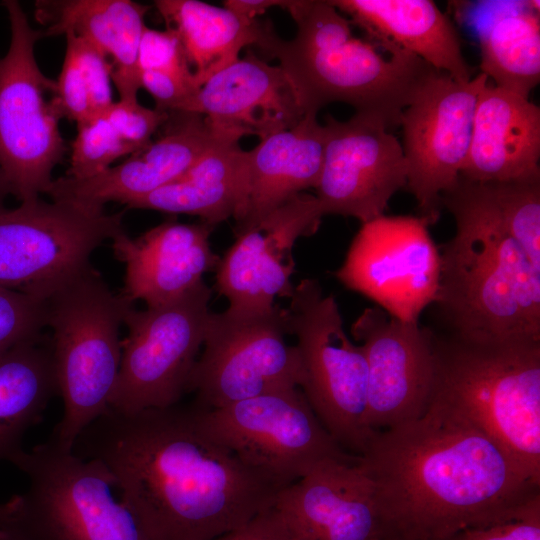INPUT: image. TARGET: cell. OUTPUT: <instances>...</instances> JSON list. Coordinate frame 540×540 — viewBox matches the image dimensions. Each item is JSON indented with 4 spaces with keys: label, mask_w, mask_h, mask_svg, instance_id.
<instances>
[{
    "label": "cell",
    "mask_w": 540,
    "mask_h": 540,
    "mask_svg": "<svg viewBox=\"0 0 540 540\" xmlns=\"http://www.w3.org/2000/svg\"><path fill=\"white\" fill-rule=\"evenodd\" d=\"M214 227L170 219L137 238L125 231L116 235L112 249L126 268L121 293L132 302L141 299L147 307H157L190 290L220 259L209 243Z\"/></svg>",
    "instance_id": "cell-22"
},
{
    "label": "cell",
    "mask_w": 540,
    "mask_h": 540,
    "mask_svg": "<svg viewBox=\"0 0 540 540\" xmlns=\"http://www.w3.org/2000/svg\"><path fill=\"white\" fill-rule=\"evenodd\" d=\"M197 411L214 440L280 489L327 461L358 460L323 426L301 388L269 392L211 410L197 407Z\"/></svg>",
    "instance_id": "cell-10"
},
{
    "label": "cell",
    "mask_w": 540,
    "mask_h": 540,
    "mask_svg": "<svg viewBox=\"0 0 540 540\" xmlns=\"http://www.w3.org/2000/svg\"><path fill=\"white\" fill-rule=\"evenodd\" d=\"M211 294L202 280L166 304L127 312L110 408L136 413L179 402L204 342Z\"/></svg>",
    "instance_id": "cell-13"
},
{
    "label": "cell",
    "mask_w": 540,
    "mask_h": 540,
    "mask_svg": "<svg viewBox=\"0 0 540 540\" xmlns=\"http://www.w3.org/2000/svg\"><path fill=\"white\" fill-rule=\"evenodd\" d=\"M358 465L387 540H441L512 517L540 496V481L500 444L434 401L418 419L374 432Z\"/></svg>",
    "instance_id": "cell-2"
},
{
    "label": "cell",
    "mask_w": 540,
    "mask_h": 540,
    "mask_svg": "<svg viewBox=\"0 0 540 540\" xmlns=\"http://www.w3.org/2000/svg\"><path fill=\"white\" fill-rule=\"evenodd\" d=\"M72 452L107 467L150 540H213L273 507L281 490L214 440L195 405L109 407Z\"/></svg>",
    "instance_id": "cell-1"
},
{
    "label": "cell",
    "mask_w": 540,
    "mask_h": 540,
    "mask_svg": "<svg viewBox=\"0 0 540 540\" xmlns=\"http://www.w3.org/2000/svg\"><path fill=\"white\" fill-rule=\"evenodd\" d=\"M441 540H540V496L512 517L466 528Z\"/></svg>",
    "instance_id": "cell-37"
},
{
    "label": "cell",
    "mask_w": 540,
    "mask_h": 540,
    "mask_svg": "<svg viewBox=\"0 0 540 540\" xmlns=\"http://www.w3.org/2000/svg\"><path fill=\"white\" fill-rule=\"evenodd\" d=\"M44 336L0 355V461L23 450L26 431L59 394L51 344Z\"/></svg>",
    "instance_id": "cell-29"
},
{
    "label": "cell",
    "mask_w": 540,
    "mask_h": 540,
    "mask_svg": "<svg viewBox=\"0 0 540 540\" xmlns=\"http://www.w3.org/2000/svg\"><path fill=\"white\" fill-rule=\"evenodd\" d=\"M323 216L317 198L301 193L235 236L215 269V288L229 308L265 310L275 297L291 298L294 244L313 235Z\"/></svg>",
    "instance_id": "cell-18"
},
{
    "label": "cell",
    "mask_w": 540,
    "mask_h": 540,
    "mask_svg": "<svg viewBox=\"0 0 540 540\" xmlns=\"http://www.w3.org/2000/svg\"><path fill=\"white\" fill-rule=\"evenodd\" d=\"M29 479L0 540H150L112 488L115 479L95 459H82L52 438L11 459Z\"/></svg>",
    "instance_id": "cell-7"
},
{
    "label": "cell",
    "mask_w": 540,
    "mask_h": 540,
    "mask_svg": "<svg viewBox=\"0 0 540 540\" xmlns=\"http://www.w3.org/2000/svg\"><path fill=\"white\" fill-rule=\"evenodd\" d=\"M501 13L481 33V73L496 87L529 98L540 81L539 1Z\"/></svg>",
    "instance_id": "cell-30"
},
{
    "label": "cell",
    "mask_w": 540,
    "mask_h": 540,
    "mask_svg": "<svg viewBox=\"0 0 540 540\" xmlns=\"http://www.w3.org/2000/svg\"><path fill=\"white\" fill-rule=\"evenodd\" d=\"M66 48L74 55L87 86L94 115L103 114L113 103L111 61L84 39L66 33Z\"/></svg>",
    "instance_id": "cell-35"
},
{
    "label": "cell",
    "mask_w": 540,
    "mask_h": 540,
    "mask_svg": "<svg viewBox=\"0 0 540 540\" xmlns=\"http://www.w3.org/2000/svg\"><path fill=\"white\" fill-rule=\"evenodd\" d=\"M19 495H14L9 501L0 504V522L6 520L16 509Z\"/></svg>",
    "instance_id": "cell-41"
},
{
    "label": "cell",
    "mask_w": 540,
    "mask_h": 540,
    "mask_svg": "<svg viewBox=\"0 0 540 540\" xmlns=\"http://www.w3.org/2000/svg\"><path fill=\"white\" fill-rule=\"evenodd\" d=\"M158 137L124 162L84 180L60 177L45 191L52 201L103 209L111 201L127 205L169 184L219 142L204 116L169 111Z\"/></svg>",
    "instance_id": "cell-20"
},
{
    "label": "cell",
    "mask_w": 540,
    "mask_h": 540,
    "mask_svg": "<svg viewBox=\"0 0 540 540\" xmlns=\"http://www.w3.org/2000/svg\"><path fill=\"white\" fill-rule=\"evenodd\" d=\"M540 109L487 83L476 104L473 132L460 175L476 182L540 179Z\"/></svg>",
    "instance_id": "cell-24"
},
{
    "label": "cell",
    "mask_w": 540,
    "mask_h": 540,
    "mask_svg": "<svg viewBox=\"0 0 540 540\" xmlns=\"http://www.w3.org/2000/svg\"><path fill=\"white\" fill-rule=\"evenodd\" d=\"M287 309L227 308L210 314L201 356L187 392L195 405L216 409L289 388H301L305 374L296 346L288 345Z\"/></svg>",
    "instance_id": "cell-11"
},
{
    "label": "cell",
    "mask_w": 540,
    "mask_h": 540,
    "mask_svg": "<svg viewBox=\"0 0 540 540\" xmlns=\"http://www.w3.org/2000/svg\"><path fill=\"white\" fill-rule=\"evenodd\" d=\"M341 13L375 41L390 43L417 56L437 71L468 82L466 62L456 28L430 0H330Z\"/></svg>",
    "instance_id": "cell-26"
},
{
    "label": "cell",
    "mask_w": 540,
    "mask_h": 540,
    "mask_svg": "<svg viewBox=\"0 0 540 540\" xmlns=\"http://www.w3.org/2000/svg\"><path fill=\"white\" fill-rule=\"evenodd\" d=\"M488 83L484 74L459 82L433 70L403 110V153L406 188L420 216L438 221L441 200L457 182L468 155L476 104Z\"/></svg>",
    "instance_id": "cell-15"
},
{
    "label": "cell",
    "mask_w": 540,
    "mask_h": 540,
    "mask_svg": "<svg viewBox=\"0 0 540 540\" xmlns=\"http://www.w3.org/2000/svg\"><path fill=\"white\" fill-rule=\"evenodd\" d=\"M290 299L287 324L304 369L301 390L335 441L359 456L374 433L366 424L364 351L349 339L335 298L324 296L316 279L301 280Z\"/></svg>",
    "instance_id": "cell-8"
},
{
    "label": "cell",
    "mask_w": 540,
    "mask_h": 540,
    "mask_svg": "<svg viewBox=\"0 0 540 540\" xmlns=\"http://www.w3.org/2000/svg\"><path fill=\"white\" fill-rule=\"evenodd\" d=\"M132 153L105 115H94L77 124L66 176L79 180L94 177L111 167L116 159Z\"/></svg>",
    "instance_id": "cell-32"
},
{
    "label": "cell",
    "mask_w": 540,
    "mask_h": 540,
    "mask_svg": "<svg viewBox=\"0 0 540 540\" xmlns=\"http://www.w3.org/2000/svg\"><path fill=\"white\" fill-rule=\"evenodd\" d=\"M482 183L507 231L540 271V179Z\"/></svg>",
    "instance_id": "cell-31"
},
{
    "label": "cell",
    "mask_w": 540,
    "mask_h": 540,
    "mask_svg": "<svg viewBox=\"0 0 540 540\" xmlns=\"http://www.w3.org/2000/svg\"><path fill=\"white\" fill-rule=\"evenodd\" d=\"M297 31L283 40L272 28L260 49L279 60L308 112L342 102L400 126L403 110L434 68L390 43L384 57L371 42L353 35L351 24L329 1L289 0L286 9Z\"/></svg>",
    "instance_id": "cell-4"
},
{
    "label": "cell",
    "mask_w": 540,
    "mask_h": 540,
    "mask_svg": "<svg viewBox=\"0 0 540 540\" xmlns=\"http://www.w3.org/2000/svg\"><path fill=\"white\" fill-rule=\"evenodd\" d=\"M326 131L317 113L274 133L246 151V177L233 216L235 236L253 228L269 213L302 191L316 188L323 165Z\"/></svg>",
    "instance_id": "cell-23"
},
{
    "label": "cell",
    "mask_w": 540,
    "mask_h": 540,
    "mask_svg": "<svg viewBox=\"0 0 540 540\" xmlns=\"http://www.w3.org/2000/svg\"><path fill=\"white\" fill-rule=\"evenodd\" d=\"M10 194L3 172L0 168V211L4 210V199Z\"/></svg>",
    "instance_id": "cell-42"
},
{
    "label": "cell",
    "mask_w": 540,
    "mask_h": 540,
    "mask_svg": "<svg viewBox=\"0 0 540 540\" xmlns=\"http://www.w3.org/2000/svg\"><path fill=\"white\" fill-rule=\"evenodd\" d=\"M423 216L381 215L363 223L334 276L390 316L418 322L437 300L440 250Z\"/></svg>",
    "instance_id": "cell-14"
},
{
    "label": "cell",
    "mask_w": 540,
    "mask_h": 540,
    "mask_svg": "<svg viewBox=\"0 0 540 540\" xmlns=\"http://www.w3.org/2000/svg\"><path fill=\"white\" fill-rule=\"evenodd\" d=\"M124 211L40 198L0 211V287L42 299L85 271L105 240L123 232Z\"/></svg>",
    "instance_id": "cell-12"
},
{
    "label": "cell",
    "mask_w": 540,
    "mask_h": 540,
    "mask_svg": "<svg viewBox=\"0 0 540 540\" xmlns=\"http://www.w3.org/2000/svg\"><path fill=\"white\" fill-rule=\"evenodd\" d=\"M289 0H226L223 6L246 20H256L258 15L272 7L286 9Z\"/></svg>",
    "instance_id": "cell-40"
},
{
    "label": "cell",
    "mask_w": 540,
    "mask_h": 540,
    "mask_svg": "<svg viewBox=\"0 0 540 540\" xmlns=\"http://www.w3.org/2000/svg\"><path fill=\"white\" fill-rule=\"evenodd\" d=\"M2 5L11 38L0 57V168L10 194L23 203L45 193L66 145L54 96L45 97L56 92V81L42 73L34 54L43 32L31 27L18 1Z\"/></svg>",
    "instance_id": "cell-9"
},
{
    "label": "cell",
    "mask_w": 540,
    "mask_h": 540,
    "mask_svg": "<svg viewBox=\"0 0 540 540\" xmlns=\"http://www.w3.org/2000/svg\"><path fill=\"white\" fill-rule=\"evenodd\" d=\"M54 102L61 118L76 124L94 116L86 83L72 52L66 48L58 80Z\"/></svg>",
    "instance_id": "cell-38"
},
{
    "label": "cell",
    "mask_w": 540,
    "mask_h": 540,
    "mask_svg": "<svg viewBox=\"0 0 540 540\" xmlns=\"http://www.w3.org/2000/svg\"><path fill=\"white\" fill-rule=\"evenodd\" d=\"M245 177L246 151L239 143L222 141L177 179L126 207L194 215L216 225L234 216Z\"/></svg>",
    "instance_id": "cell-27"
},
{
    "label": "cell",
    "mask_w": 540,
    "mask_h": 540,
    "mask_svg": "<svg viewBox=\"0 0 540 540\" xmlns=\"http://www.w3.org/2000/svg\"><path fill=\"white\" fill-rule=\"evenodd\" d=\"M149 9L131 0H41L35 17L47 26L43 36L73 33L110 57L119 100L131 101L141 88L137 57Z\"/></svg>",
    "instance_id": "cell-25"
},
{
    "label": "cell",
    "mask_w": 540,
    "mask_h": 540,
    "mask_svg": "<svg viewBox=\"0 0 540 540\" xmlns=\"http://www.w3.org/2000/svg\"><path fill=\"white\" fill-rule=\"evenodd\" d=\"M47 301L0 287V355L43 337Z\"/></svg>",
    "instance_id": "cell-33"
},
{
    "label": "cell",
    "mask_w": 540,
    "mask_h": 540,
    "mask_svg": "<svg viewBox=\"0 0 540 540\" xmlns=\"http://www.w3.org/2000/svg\"><path fill=\"white\" fill-rule=\"evenodd\" d=\"M154 4L167 28L178 34L199 87L235 62L246 46L260 47L272 28L268 22L246 20L202 1L157 0Z\"/></svg>",
    "instance_id": "cell-28"
},
{
    "label": "cell",
    "mask_w": 540,
    "mask_h": 540,
    "mask_svg": "<svg viewBox=\"0 0 540 540\" xmlns=\"http://www.w3.org/2000/svg\"><path fill=\"white\" fill-rule=\"evenodd\" d=\"M455 221L437 300L452 336L540 341V271L509 234L484 183L459 176L441 200Z\"/></svg>",
    "instance_id": "cell-3"
},
{
    "label": "cell",
    "mask_w": 540,
    "mask_h": 540,
    "mask_svg": "<svg viewBox=\"0 0 540 540\" xmlns=\"http://www.w3.org/2000/svg\"><path fill=\"white\" fill-rule=\"evenodd\" d=\"M213 540H293L274 507L262 512L246 525Z\"/></svg>",
    "instance_id": "cell-39"
},
{
    "label": "cell",
    "mask_w": 540,
    "mask_h": 540,
    "mask_svg": "<svg viewBox=\"0 0 540 540\" xmlns=\"http://www.w3.org/2000/svg\"><path fill=\"white\" fill-rule=\"evenodd\" d=\"M47 300V327L62 419L50 438L71 449L78 435L110 407L120 362L119 329L134 307L89 266Z\"/></svg>",
    "instance_id": "cell-6"
},
{
    "label": "cell",
    "mask_w": 540,
    "mask_h": 540,
    "mask_svg": "<svg viewBox=\"0 0 540 540\" xmlns=\"http://www.w3.org/2000/svg\"><path fill=\"white\" fill-rule=\"evenodd\" d=\"M432 401L456 411L540 481V341L434 336Z\"/></svg>",
    "instance_id": "cell-5"
},
{
    "label": "cell",
    "mask_w": 540,
    "mask_h": 540,
    "mask_svg": "<svg viewBox=\"0 0 540 540\" xmlns=\"http://www.w3.org/2000/svg\"><path fill=\"white\" fill-rule=\"evenodd\" d=\"M367 361L366 424L371 432L418 419L428 410L435 375L434 334L375 306L351 326Z\"/></svg>",
    "instance_id": "cell-17"
},
{
    "label": "cell",
    "mask_w": 540,
    "mask_h": 540,
    "mask_svg": "<svg viewBox=\"0 0 540 540\" xmlns=\"http://www.w3.org/2000/svg\"><path fill=\"white\" fill-rule=\"evenodd\" d=\"M323 165L316 198L323 215L350 216L362 224L384 215L392 196L407 185L399 140L371 116L347 121L327 115Z\"/></svg>",
    "instance_id": "cell-16"
},
{
    "label": "cell",
    "mask_w": 540,
    "mask_h": 540,
    "mask_svg": "<svg viewBox=\"0 0 540 540\" xmlns=\"http://www.w3.org/2000/svg\"><path fill=\"white\" fill-rule=\"evenodd\" d=\"M273 507L293 540H387L372 484L358 460L319 465L281 489Z\"/></svg>",
    "instance_id": "cell-21"
},
{
    "label": "cell",
    "mask_w": 540,
    "mask_h": 540,
    "mask_svg": "<svg viewBox=\"0 0 540 540\" xmlns=\"http://www.w3.org/2000/svg\"><path fill=\"white\" fill-rule=\"evenodd\" d=\"M137 66L139 72H163L193 80L197 84L180 38L170 28L164 31L144 28L138 48Z\"/></svg>",
    "instance_id": "cell-34"
},
{
    "label": "cell",
    "mask_w": 540,
    "mask_h": 540,
    "mask_svg": "<svg viewBox=\"0 0 540 540\" xmlns=\"http://www.w3.org/2000/svg\"><path fill=\"white\" fill-rule=\"evenodd\" d=\"M133 153L147 146L169 116V112L150 109L137 100H119L103 113Z\"/></svg>",
    "instance_id": "cell-36"
},
{
    "label": "cell",
    "mask_w": 540,
    "mask_h": 540,
    "mask_svg": "<svg viewBox=\"0 0 540 540\" xmlns=\"http://www.w3.org/2000/svg\"><path fill=\"white\" fill-rule=\"evenodd\" d=\"M180 111L204 116L218 139L237 143L289 129L308 113L286 72L251 51L210 77Z\"/></svg>",
    "instance_id": "cell-19"
}]
</instances>
